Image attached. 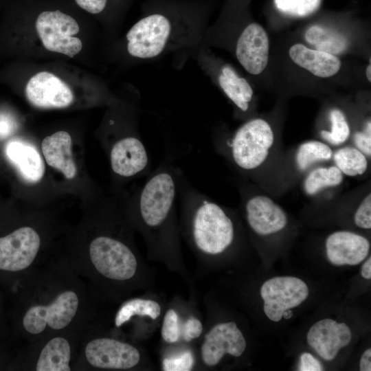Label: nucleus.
Here are the masks:
<instances>
[{
	"instance_id": "1",
	"label": "nucleus",
	"mask_w": 371,
	"mask_h": 371,
	"mask_svg": "<svg viewBox=\"0 0 371 371\" xmlns=\"http://www.w3.org/2000/svg\"><path fill=\"white\" fill-rule=\"evenodd\" d=\"M6 298L15 345L87 326L95 315V297L65 256L46 259Z\"/></svg>"
},
{
	"instance_id": "2",
	"label": "nucleus",
	"mask_w": 371,
	"mask_h": 371,
	"mask_svg": "<svg viewBox=\"0 0 371 371\" xmlns=\"http://www.w3.org/2000/svg\"><path fill=\"white\" fill-rule=\"evenodd\" d=\"M208 9L206 0H147L126 35L128 54L149 59L197 44Z\"/></svg>"
},
{
	"instance_id": "3",
	"label": "nucleus",
	"mask_w": 371,
	"mask_h": 371,
	"mask_svg": "<svg viewBox=\"0 0 371 371\" xmlns=\"http://www.w3.org/2000/svg\"><path fill=\"white\" fill-rule=\"evenodd\" d=\"M65 257L95 298L120 293L137 271V258L127 240L107 232L94 234Z\"/></svg>"
},
{
	"instance_id": "4",
	"label": "nucleus",
	"mask_w": 371,
	"mask_h": 371,
	"mask_svg": "<svg viewBox=\"0 0 371 371\" xmlns=\"http://www.w3.org/2000/svg\"><path fill=\"white\" fill-rule=\"evenodd\" d=\"M91 324L25 342L16 348L8 371H74L81 341Z\"/></svg>"
},
{
	"instance_id": "5",
	"label": "nucleus",
	"mask_w": 371,
	"mask_h": 371,
	"mask_svg": "<svg viewBox=\"0 0 371 371\" xmlns=\"http://www.w3.org/2000/svg\"><path fill=\"white\" fill-rule=\"evenodd\" d=\"M140 359V352L136 347L117 339L98 335L92 322L81 341L74 371L130 370L138 365Z\"/></svg>"
},
{
	"instance_id": "6",
	"label": "nucleus",
	"mask_w": 371,
	"mask_h": 371,
	"mask_svg": "<svg viewBox=\"0 0 371 371\" xmlns=\"http://www.w3.org/2000/svg\"><path fill=\"white\" fill-rule=\"evenodd\" d=\"M273 143L270 124L263 119L255 118L242 124L222 144H216V148L238 170L252 172L267 160Z\"/></svg>"
},
{
	"instance_id": "7",
	"label": "nucleus",
	"mask_w": 371,
	"mask_h": 371,
	"mask_svg": "<svg viewBox=\"0 0 371 371\" xmlns=\"http://www.w3.org/2000/svg\"><path fill=\"white\" fill-rule=\"evenodd\" d=\"M38 35L45 49L73 58L82 49L80 38L73 36L80 27L76 20L59 10L38 14L35 22Z\"/></svg>"
},
{
	"instance_id": "8",
	"label": "nucleus",
	"mask_w": 371,
	"mask_h": 371,
	"mask_svg": "<svg viewBox=\"0 0 371 371\" xmlns=\"http://www.w3.org/2000/svg\"><path fill=\"white\" fill-rule=\"evenodd\" d=\"M113 172L120 177L131 178L150 173V164L143 142L135 135L116 140L110 150Z\"/></svg>"
},
{
	"instance_id": "9",
	"label": "nucleus",
	"mask_w": 371,
	"mask_h": 371,
	"mask_svg": "<svg viewBox=\"0 0 371 371\" xmlns=\"http://www.w3.org/2000/svg\"><path fill=\"white\" fill-rule=\"evenodd\" d=\"M28 101L41 109H61L69 106L74 95L60 78L54 74L41 71L34 75L25 87Z\"/></svg>"
},
{
	"instance_id": "10",
	"label": "nucleus",
	"mask_w": 371,
	"mask_h": 371,
	"mask_svg": "<svg viewBox=\"0 0 371 371\" xmlns=\"http://www.w3.org/2000/svg\"><path fill=\"white\" fill-rule=\"evenodd\" d=\"M243 206L249 227L259 235L282 229L287 223L284 210L272 199L262 194H243Z\"/></svg>"
},
{
	"instance_id": "11",
	"label": "nucleus",
	"mask_w": 371,
	"mask_h": 371,
	"mask_svg": "<svg viewBox=\"0 0 371 371\" xmlns=\"http://www.w3.org/2000/svg\"><path fill=\"white\" fill-rule=\"evenodd\" d=\"M246 346V341L236 323L218 324L205 335L201 348V357L205 365L214 366L225 353L240 357Z\"/></svg>"
},
{
	"instance_id": "12",
	"label": "nucleus",
	"mask_w": 371,
	"mask_h": 371,
	"mask_svg": "<svg viewBox=\"0 0 371 371\" xmlns=\"http://www.w3.org/2000/svg\"><path fill=\"white\" fill-rule=\"evenodd\" d=\"M269 41L267 32L259 24L252 23L242 31L236 44V56L249 74L258 75L266 68L269 60Z\"/></svg>"
},
{
	"instance_id": "13",
	"label": "nucleus",
	"mask_w": 371,
	"mask_h": 371,
	"mask_svg": "<svg viewBox=\"0 0 371 371\" xmlns=\"http://www.w3.org/2000/svg\"><path fill=\"white\" fill-rule=\"evenodd\" d=\"M329 261L335 265H356L368 256L370 243L363 236L348 232H335L326 241Z\"/></svg>"
},
{
	"instance_id": "14",
	"label": "nucleus",
	"mask_w": 371,
	"mask_h": 371,
	"mask_svg": "<svg viewBox=\"0 0 371 371\" xmlns=\"http://www.w3.org/2000/svg\"><path fill=\"white\" fill-rule=\"evenodd\" d=\"M5 154L25 181L36 183L43 177L45 164L32 144L21 140L10 141L6 145Z\"/></svg>"
},
{
	"instance_id": "15",
	"label": "nucleus",
	"mask_w": 371,
	"mask_h": 371,
	"mask_svg": "<svg viewBox=\"0 0 371 371\" xmlns=\"http://www.w3.org/2000/svg\"><path fill=\"white\" fill-rule=\"evenodd\" d=\"M71 137L64 131H60L45 137L41 150L47 164L60 171L68 179L76 174V166L72 157Z\"/></svg>"
},
{
	"instance_id": "16",
	"label": "nucleus",
	"mask_w": 371,
	"mask_h": 371,
	"mask_svg": "<svg viewBox=\"0 0 371 371\" xmlns=\"http://www.w3.org/2000/svg\"><path fill=\"white\" fill-rule=\"evenodd\" d=\"M289 54L295 63L320 78L335 75L341 66L340 60L335 55L311 49L300 43L292 45Z\"/></svg>"
},
{
	"instance_id": "17",
	"label": "nucleus",
	"mask_w": 371,
	"mask_h": 371,
	"mask_svg": "<svg viewBox=\"0 0 371 371\" xmlns=\"http://www.w3.org/2000/svg\"><path fill=\"white\" fill-rule=\"evenodd\" d=\"M216 80L227 98L242 112H246L253 98V89L244 78L240 77L229 65L219 69Z\"/></svg>"
},
{
	"instance_id": "18",
	"label": "nucleus",
	"mask_w": 371,
	"mask_h": 371,
	"mask_svg": "<svg viewBox=\"0 0 371 371\" xmlns=\"http://www.w3.org/2000/svg\"><path fill=\"white\" fill-rule=\"evenodd\" d=\"M305 38L317 50L333 55L344 52L348 47L344 35L318 25L310 27L305 33Z\"/></svg>"
},
{
	"instance_id": "19",
	"label": "nucleus",
	"mask_w": 371,
	"mask_h": 371,
	"mask_svg": "<svg viewBox=\"0 0 371 371\" xmlns=\"http://www.w3.org/2000/svg\"><path fill=\"white\" fill-rule=\"evenodd\" d=\"M343 179L344 175L335 165L320 166L309 171L304 179L303 189L307 195L313 196L324 189L340 185Z\"/></svg>"
},
{
	"instance_id": "20",
	"label": "nucleus",
	"mask_w": 371,
	"mask_h": 371,
	"mask_svg": "<svg viewBox=\"0 0 371 371\" xmlns=\"http://www.w3.org/2000/svg\"><path fill=\"white\" fill-rule=\"evenodd\" d=\"M335 166L348 177L363 175L368 170V161L363 153L355 146H343L333 153Z\"/></svg>"
},
{
	"instance_id": "21",
	"label": "nucleus",
	"mask_w": 371,
	"mask_h": 371,
	"mask_svg": "<svg viewBox=\"0 0 371 371\" xmlns=\"http://www.w3.org/2000/svg\"><path fill=\"white\" fill-rule=\"evenodd\" d=\"M333 151L328 144L317 140H309L301 144L295 155L297 168L306 171L314 164L332 159Z\"/></svg>"
},
{
	"instance_id": "22",
	"label": "nucleus",
	"mask_w": 371,
	"mask_h": 371,
	"mask_svg": "<svg viewBox=\"0 0 371 371\" xmlns=\"http://www.w3.org/2000/svg\"><path fill=\"white\" fill-rule=\"evenodd\" d=\"M160 313L161 306L157 302L140 298L132 299L120 307L114 318V324L116 328H120L135 315H146L155 319Z\"/></svg>"
},
{
	"instance_id": "23",
	"label": "nucleus",
	"mask_w": 371,
	"mask_h": 371,
	"mask_svg": "<svg viewBox=\"0 0 371 371\" xmlns=\"http://www.w3.org/2000/svg\"><path fill=\"white\" fill-rule=\"evenodd\" d=\"M329 119L331 124L330 131L322 130V138L328 145L339 146L349 138L350 129L344 113L337 109L330 110Z\"/></svg>"
},
{
	"instance_id": "24",
	"label": "nucleus",
	"mask_w": 371,
	"mask_h": 371,
	"mask_svg": "<svg viewBox=\"0 0 371 371\" xmlns=\"http://www.w3.org/2000/svg\"><path fill=\"white\" fill-rule=\"evenodd\" d=\"M282 13L294 16H306L316 11L321 0H274Z\"/></svg>"
},
{
	"instance_id": "25",
	"label": "nucleus",
	"mask_w": 371,
	"mask_h": 371,
	"mask_svg": "<svg viewBox=\"0 0 371 371\" xmlns=\"http://www.w3.org/2000/svg\"><path fill=\"white\" fill-rule=\"evenodd\" d=\"M181 330L179 317L173 309L167 311L161 327V336L167 343H175L178 341Z\"/></svg>"
},
{
	"instance_id": "26",
	"label": "nucleus",
	"mask_w": 371,
	"mask_h": 371,
	"mask_svg": "<svg viewBox=\"0 0 371 371\" xmlns=\"http://www.w3.org/2000/svg\"><path fill=\"white\" fill-rule=\"evenodd\" d=\"M0 343L15 346L11 333L8 315V301L5 293L0 287Z\"/></svg>"
},
{
	"instance_id": "27",
	"label": "nucleus",
	"mask_w": 371,
	"mask_h": 371,
	"mask_svg": "<svg viewBox=\"0 0 371 371\" xmlns=\"http://www.w3.org/2000/svg\"><path fill=\"white\" fill-rule=\"evenodd\" d=\"M194 365V357L190 351L177 357L165 358L162 366L164 371H189Z\"/></svg>"
},
{
	"instance_id": "28",
	"label": "nucleus",
	"mask_w": 371,
	"mask_h": 371,
	"mask_svg": "<svg viewBox=\"0 0 371 371\" xmlns=\"http://www.w3.org/2000/svg\"><path fill=\"white\" fill-rule=\"evenodd\" d=\"M356 225L363 229L371 228V194L368 193L359 203L355 214Z\"/></svg>"
},
{
	"instance_id": "29",
	"label": "nucleus",
	"mask_w": 371,
	"mask_h": 371,
	"mask_svg": "<svg viewBox=\"0 0 371 371\" xmlns=\"http://www.w3.org/2000/svg\"><path fill=\"white\" fill-rule=\"evenodd\" d=\"M355 147L366 157L371 156V124L367 122L364 131H357L353 135Z\"/></svg>"
},
{
	"instance_id": "30",
	"label": "nucleus",
	"mask_w": 371,
	"mask_h": 371,
	"mask_svg": "<svg viewBox=\"0 0 371 371\" xmlns=\"http://www.w3.org/2000/svg\"><path fill=\"white\" fill-rule=\"evenodd\" d=\"M76 4L92 14L103 12L108 7L110 0H74Z\"/></svg>"
},
{
	"instance_id": "31",
	"label": "nucleus",
	"mask_w": 371,
	"mask_h": 371,
	"mask_svg": "<svg viewBox=\"0 0 371 371\" xmlns=\"http://www.w3.org/2000/svg\"><path fill=\"white\" fill-rule=\"evenodd\" d=\"M203 331L201 322L196 318L188 319L183 330V337L186 341H190L194 339L199 337Z\"/></svg>"
},
{
	"instance_id": "32",
	"label": "nucleus",
	"mask_w": 371,
	"mask_h": 371,
	"mask_svg": "<svg viewBox=\"0 0 371 371\" xmlns=\"http://www.w3.org/2000/svg\"><path fill=\"white\" fill-rule=\"evenodd\" d=\"M16 348L14 346L0 343V371L6 370L14 355Z\"/></svg>"
},
{
	"instance_id": "33",
	"label": "nucleus",
	"mask_w": 371,
	"mask_h": 371,
	"mask_svg": "<svg viewBox=\"0 0 371 371\" xmlns=\"http://www.w3.org/2000/svg\"><path fill=\"white\" fill-rule=\"evenodd\" d=\"M300 370L321 371L323 370L319 361L310 353L304 352L300 357Z\"/></svg>"
},
{
	"instance_id": "34",
	"label": "nucleus",
	"mask_w": 371,
	"mask_h": 371,
	"mask_svg": "<svg viewBox=\"0 0 371 371\" xmlns=\"http://www.w3.org/2000/svg\"><path fill=\"white\" fill-rule=\"evenodd\" d=\"M15 130L14 119L7 114H0V139L9 137Z\"/></svg>"
},
{
	"instance_id": "35",
	"label": "nucleus",
	"mask_w": 371,
	"mask_h": 371,
	"mask_svg": "<svg viewBox=\"0 0 371 371\" xmlns=\"http://www.w3.org/2000/svg\"><path fill=\"white\" fill-rule=\"evenodd\" d=\"M371 349L366 350L361 356L360 361V370L370 371L371 370Z\"/></svg>"
},
{
	"instance_id": "36",
	"label": "nucleus",
	"mask_w": 371,
	"mask_h": 371,
	"mask_svg": "<svg viewBox=\"0 0 371 371\" xmlns=\"http://www.w3.org/2000/svg\"><path fill=\"white\" fill-rule=\"evenodd\" d=\"M361 276L366 279L370 280L371 278V258L370 256L362 266Z\"/></svg>"
},
{
	"instance_id": "37",
	"label": "nucleus",
	"mask_w": 371,
	"mask_h": 371,
	"mask_svg": "<svg viewBox=\"0 0 371 371\" xmlns=\"http://www.w3.org/2000/svg\"><path fill=\"white\" fill-rule=\"evenodd\" d=\"M366 76L369 82H371V65H368L366 69Z\"/></svg>"
}]
</instances>
